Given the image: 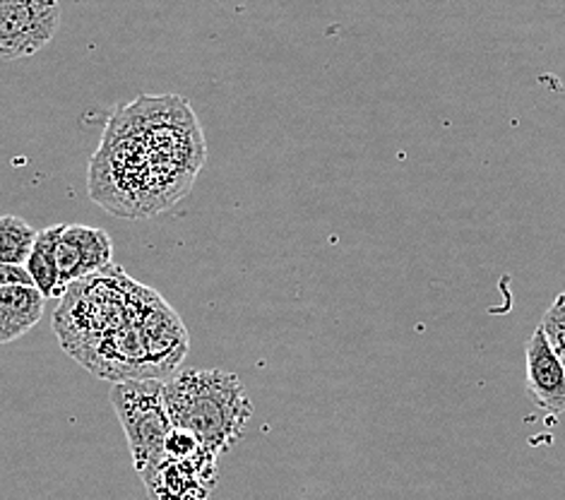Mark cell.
I'll use <instances>...</instances> for the list:
<instances>
[{"instance_id":"cell-1","label":"cell","mask_w":565,"mask_h":500,"mask_svg":"<svg viewBox=\"0 0 565 500\" xmlns=\"http://www.w3.org/2000/svg\"><path fill=\"white\" fill-rule=\"evenodd\" d=\"M205 155L191 104L179 94H142L106 124L89 164V195L118 217H154L188 195Z\"/></svg>"},{"instance_id":"cell-2","label":"cell","mask_w":565,"mask_h":500,"mask_svg":"<svg viewBox=\"0 0 565 500\" xmlns=\"http://www.w3.org/2000/svg\"><path fill=\"white\" fill-rule=\"evenodd\" d=\"M164 402L171 424L191 430L217 457L234 448L253 416L241 377L222 369H188L169 377Z\"/></svg>"},{"instance_id":"cell-3","label":"cell","mask_w":565,"mask_h":500,"mask_svg":"<svg viewBox=\"0 0 565 500\" xmlns=\"http://www.w3.org/2000/svg\"><path fill=\"white\" fill-rule=\"evenodd\" d=\"M111 404L128 438L132 465L145 471L164 455V440L173 428L164 402V381L147 377L114 383Z\"/></svg>"},{"instance_id":"cell-4","label":"cell","mask_w":565,"mask_h":500,"mask_svg":"<svg viewBox=\"0 0 565 500\" xmlns=\"http://www.w3.org/2000/svg\"><path fill=\"white\" fill-rule=\"evenodd\" d=\"M58 20L61 8L51 0H0V58L34 56L56 34Z\"/></svg>"},{"instance_id":"cell-5","label":"cell","mask_w":565,"mask_h":500,"mask_svg":"<svg viewBox=\"0 0 565 500\" xmlns=\"http://www.w3.org/2000/svg\"><path fill=\"white\" fill-rule=\"evenodd\" d=\"M58 294L73 281L97 275L114 260V243L104 228L85 224H61L56 241Z\"/></svg>"},{"instance_id":"cell-6","label":"cell","mask_w":565,"mask_h":500,"mask_svg":"<svg viewBox=\"0 0 565 500\" xmlns=\"http://www.w3.org/2000/svg\"><path fill=\"white\" fill-rule=\"evenodd\" d=\"M140 475L152 500H205L217 483V457L179 462L161 455Z\"/></svg>"},{"instance_id":"cell-7","label":"cell","mask_w":565,"mask_h":500,"mask_svg":"<svg viewBox=\"0 0 565 500\" xmlns=\"http://www.w3.org/2000/svg\"><path fill=\"white\" fill-rule=\"evenodd\" d=\"M527 390L542 409L565 414V369L551 349L542 328H536L524 351Z\"/></svg>"},{"instance_id":"cell-8","label":"cell","mask_w":565,"mask_h":500,"mask_svg":"<svg viewBox=\"0 0 565 500\" xmlns=\"http://www.w3.org/2000/svg\"><path fill=\"white\" fill-rule=\"evenodd\" d=\"M46 299L34 287H0V344H10L30 332L44 316Z\"/></svg>"},{"instance_id":"cell-9","label":"cell","mask_w":565,"mask_h":500,"mask_svg":"<svg viewBox=\"0 0 565 500\" xmlns=\"http://www.w3.org/2000/svg\"><path fill=\"white\" fill-rule=\"evenodd\" d=\"M58 234H61V224L39 232L30 258L24 263V269L30 273L34 289L42 294L44 299L58 296V260H56Z\"/></svg>"},{"instance_id":"cell-10","label":"cell","mask_w":565,"mask_h":500,"mask_svg":"<svg viewBox=\"0 0 565 500\" xmlns=\"http://www.w3.org/2000/svg\"><path fill=\"white\" fill-rule=\"evenodd\" d=\"M36 228L26 224L22 217L15 214H6L0 217V263L24 267L26 258L34 248Z\"/></svg>"},{"instance_id":"cell-11","label":"cell","mask_w":565,"mask_h":500,"mask_svg":"<svg viewBox=\"0 0 565 500\" xmlns=\"http://www.w3.org/2000/svg\"><path fill=\"white\" fill-rule=\"evenodd\" d=\"M164 455L171 459H179V462H198V459L205 457H217L210 448H205L203 440L185 428L173 426L164 440Z\"/></svg>"},{"instance_id":"cell-12","label":"cell","mask_w":565,"mask_h":500,"mask_svg":"<svg viewBox=\"0 0 565 500\" xmlns=\"http://www.w3.org/2000/svg\"><path fill=\"white\" fill-rule=\"evenodd\" d=\"M540 328L544 330V334H546V340H548V344H551V349H554V354L558 357V361L563 363V369H565V330H561L554 320H548L546 316L542 318V322H540Z\"/></svg>"},{"instance_id":"cell-13","label":"cell","mask_w":565,"mask_h":500,"mask_svg":"<svg viewBox=\"0 0 565 500\" xmlns=\"http://www.w3.org/2000/svg\"><path fill=\"white\" fill-rule=\"evenodd\" d=\"M12 284H22V287H34L32 277L24 267L0 263V287H12Z\"/></svg>"},{"instance_id":"cell-14","label":"cell","mask_w":565,"mask_h":500,"mask_svg":"<svg viewBox=\"0 0 565 500\" xmlns=\"http://www.w3.org/2000/svg\"><path fill=\"white\" fill-rule=\"evenodd\" d=\"M544 316H546L548 320H554L561 330H565V294H561L558 299H556L554 304H551V308L546 310Z\"/></svg>"},{"instance_id":"cell-15","label":"cell","mask_w":565,"mask_h":500,"mask_svg":"<svg viewBox=\"0 0 565 500\" xmlns=\"http://www.w3.org/2000/svg\"><path fill=\"white\" fill-rule=\"evenodd\" d=\"M51 3H56V0H51Z\"/></svg>"},{"instance_id":"cell-16","label":"cell","mask_w":565,"mask_h":500,"mask_svg":"<svg viewBox=\"0 0 565 500\" xmlns=\"http://www.w3.org/2000/svg\"><path fill=\"white\" fill-rule=\"evenodd\" d=\"M563 294H565V291H563Z\"/></svg>"}]
</instances>
